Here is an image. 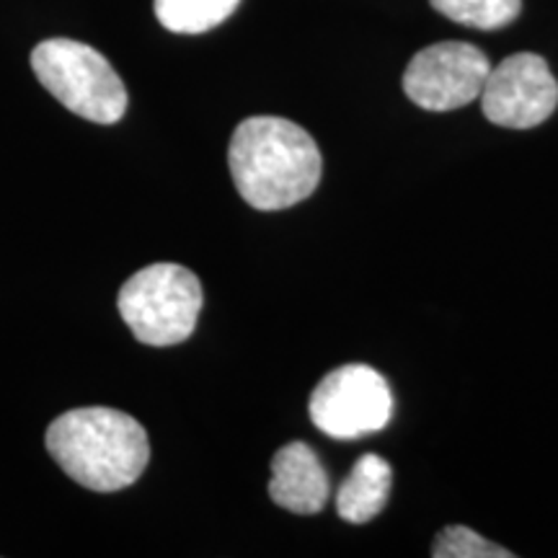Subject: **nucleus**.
Instances as JSON below:
<instances>
[{"mask_svg":"<svg viewBox=\"0 0 558 558\" xmlns=\"http://www.w3.org/2000/svg\"><path fill=\"white\" fill-rule=\"evenodd\" d=\"M435 558H512V550L481 538L476 530L465 525H450L432 543Z\"/></svg>","mask_w":558,"mask_h":558,"instance_id":"nucleus-12","label":"nucleus"},{"mask_svg":"<svg viewBox=\"0 0 558 558\" xmlns=\"http://www.w3.org/2000/svg\"><path fill=\"white\" fill-rule=\"evenodd\" d=\"M32 68L62 107L96 124L120 122L128 88L109 60L75 39H47L34 47Z\"/></svg>","mask_w":558,"mask_h":558,"instance_id":"nucleus-3","label":"nucleus"},{"mask_svg":"<svg viewBox=\"0 0 558 558\" xmlns=\"http://www.w3.org/2000/svg\"><path fill=\"white\" fill-rule=\"evenodd\" d=\"M313 424L333 439H360L386 429L393 416L388 380L369 365H344L326 375L308 403Z\"/></svg>","mask_w":558,"mask_h":558,"instance_id":"nucleus-5","label":"nucleus"},{"mask_svg":"<svg viewBox=\"0 0 558 558\" xmlns=\"http://www.w3.org/2000/svg\"><path fill=\"white\" fill-rule=\"evenodd\" d=\"M54 463L90 492H120L143 476L150 445L143 424L117 409H73L47 429Z\"/></svg>","mask_w":558,"mask_h":558,"instance_id":"nucleus-2","label":"nucleus"},{"mask_svg":"<svg viewBox=\"0 0 558 558\" xmlns=\"http://www.w3.org/2000/svg\"><path fill=\"white\" fill-rule=\"evenodd\" d=\"M390 486H393V469L386 458L380 456H362L352 465L344 484L337 494V512L349 525H365L373 518H378L383 507L388 505Z\"/></svg>","mask_w":558,"mask_h":558,"instance_id":"nucleus-9","label":"nucleus"},{"mask_svg":"<svg viewBox=\"0 0 558 558\" xmlns=\"http://www.w3.org/2000/svg\"><path fill=\"white\" fill-rule=\"evenodd\" d=\"M331 486L316 452L305 442H290L271 460L269 497L288 512L316 514L329 501Z\"/></svg>","mask_w":558,"mask_h":558,"instance_id":"nucleus-8","label":"nucleus"},{"mask_svg":"<svg viewBox=\"0 0 558 558\" xmlns=\"http://www.w3.org/2000/svg\"><path fill=\"white\" fill-rule=\"evenodd\" d=\"M486 120L509 130H533L558 107V81L535 52H518L488 70L481 90Z\"/></svg>","mask_w":558,"mask_h":558,"instance_id":"nucleus-7","label":"nucleus"},{"mask_svg":"<svg viewBox=\"0 0 558 558\" xmlns=\"http://www.w3.org/2000/svg\"><path fill=\"white\" fill-rule=\"evenodd\" d=\"M435 11L471 29H505L520 16L522 0H429Z\"/></svg>","mask_w":558,"mask_h":558,"instance_id":"nucleus-11","label":"nucleus"},{"mask_svg":"<svg viewBox=\"0 0 558 558\" xmlns=\"http://www.w3.org/2000/svg\"><path fill=\"white\" fill-rule=\"evenodd\" d=\"M492 62L469 41H439L411 58L403 73V90L416 107L452 111L476 101L484 90Z\"/></svg>","mask_w":558,"mask_h":558,"instance_id":"nucleus-6","label":"nucleus"},{"mask_svg":"<svg viewBox=\"0 0 558 558\" xmlns=\"http://www.w3.org/2000/svg\"><path fill=\"white\" fill-rule=\"evenodd\" d=\"M241 0H156V19L173 34H202L215 29Z\"/></svg>","mask_w":558,"mask_h":558,"instance_id":"nucleus-10","label":"nucleus"},{"mask_svg":"<svg viewBox=\"0 0 558 558\" xmlns=\"http://www.w3.org/2000/svg\"><path fill=\"white\" fill-rule=\"evenodd\" d=\"M235 190L262 213L308 199L320 181V150L308 132L282 117H248L230 137Z\"/></svg>","mask_w":558,"mask_h":558,"instance_id":"nucleus-1","label":"nucleus"},{"mask_svg":"<svg viewBox=\"0 0 558 558\" xmlns=\"http://www.w3.org/2000/svg\"><path fill=\"white\" fill-rule=\"evenodd\" d=\"M205 303L194 271L179 264H150L122 284L117 308L137 341L171 347L186 341L197 329Z\"/></svg>","mask_w":558,"mask_h":558,"instance_id":"nucleus-4","label":"nucleus"}]
</instances>
